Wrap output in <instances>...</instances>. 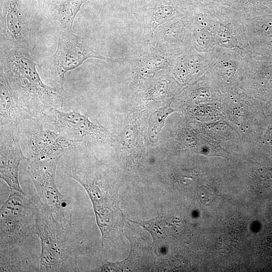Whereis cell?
I'll use <instances>...</instances> for the list:
<instances>
[{
  "instance_id": "1",
  "label": "cell",
  "mask_w": 272,
  "mask_h": 272,
  "mask_svg": "<svg viewBox=\"0 0 272 272\" xmlns=\"http://www.w3.org/2000/svg\"><path fill=\"white\" fill-rule=\"evenodd\" d=\"M0 50V70L16 95L26 119H40L52 109H61L63 93L43 82L31 51L4 43H1Z\"/></svg>"
},
{
  "instance_id": "2",
  "label": "cell",
  "mask_w": 272,
  "mask_h": 272,
  "mask_svg": "<svg viewBox=\"0 0 272 272\" xmlns=\"http://www.w3.org/2000/svg\"><path fill=\"white\" fill-rule=\"evenodd\" d=\"M88 156L77 153L61 165L63 173L80 184L89 195L104 246L110 240L119 223L120 210L117 187L109 171L92 163Z\"/></svg>"
},
{
  "instance_id": "3",
  "label": "cell",
  "mask_w": 272,
  "mask_h": 272,
  "mask_svg": "<svg viewBox=\"0 0 272 272\" xmlns=\"http://www.w3.org/2000/svg\"><path fill=\"white\" fill-rule=\"evenodd\" d=\"M37 198V197H36ZM35 233L41 244L39 271H79L85 251L72 222L57 218L37 198Z\"/></svg>"
},
{
  "instance_id": "4",
  "label": "cell",
  "mask_w": 272,
  "mask_h": 272,
  "mask_svg": "<svg viewBox=\"0 0 272 272\" xmlns=\"http://www.w3.org/2000/svg\"><path fill=\"white\" fill-rule=\"evenodd\" d=\"M37 198L10 189L0 210L1 265L16 268L30 263L26 252L35 233Z\"/></svg>"
},
{
  "instance_id": "5",
  "label": "cell",
  "mask_w": 272,
  "mask_h": 272,
  "mask_svg": "<svg viewBox=\"0 0 272 272\" xmlns=\"http://www.w3.org/2000/svg\"><path fill=\"white\" fill-rule=\"evenodd\" d=\"M41 18L37 0H1V43L33 50Z\"/></svg>"
},
{
  "instance_id": "6",
  "label": "cell",
  "mask_w": 272,
  "mask_h": 272,
  "mask_svg": "<svg viewBox=\"0 0 272 272\" xmlns=\"http://www.w3.org/2000/svg\"><path fill=\"white\" fill-rule=\"evenodd\" d=\"M95 58L107 61L110 59L94 51L84 40L76 35L73 30L62 29L60 32L56 51L49 58L46 74L52 83L62 93L66 73L76 69L86 60Z\"/></svg>"
},
{
  "instance_id": "7",
  "label": "cell",
  "mask_w": 272,
  "mask_h": 272,
  "mask_svg": "<svg viewBox=\"0 0 272 272\" xmlns=\"http://www.w3.org/2000/svg\"><path fill=\"white\" fill-rule=\"evenodd\" d=\"M27 141L29 156L32 160L62 157L73 150L85 145L70 140L46 124L41 119H25L20 126Z\"/></svg>"
},
{
  "instance_id": "8",
  "label": "cell",
  "mask_w": 272,
  "mask_h": 272,
  "mask_svg": "<svg viewBox=\"0 0 272 272\" xmlns=\"http://www.w3.org/2000/svg\"><path fill=\"white\" fill-rule=\"evenodd\" d=\"M61 158L41 160L28 158L25 161V169L34 185L38 201L57 218L66 221L69 219L65 216L66 195L59 190L55 179L57 165Z\"/></svg>"
},
{
  "instance_id": "9",
  "label": "cell",
  "mask_w": 272,
  "mask_h": 272,
  "mask_svg": "<svg viewBox=\"0 0 272 272\" xmlns=\"http://www.w3.org/2000/svg\"><path fill=\"white\" fill-rule=\"evenodd\" d=\"M41 119L64 137L84 145L92 142H104L108 138L107 132L102 126L75 111L63 112L53 109Z\"/></svg>"
},
{
  "instance_id": "10",
  "label": "cell",
  "mask_w": 272,
  "mask_h": 272,
  "mask_svg": "<svg viewBox=\"0 0 272 272\" xmlns=\"http://www.w3.org/2000/svg\"><path fill=\"white\" fill-rule=\"evenodd\" d=\"M20 129H1L0 177L10 189L24 193L19 180L20 165L28 158L20 146Z\"/></svg>"
},
{
  "instance_id": "11",
  "label": "cell",
  "mask_w": 272,
  "mask_h": 272,
  "mask_svg": "<svg viewBox=\"0 0 272 272\" xmlns=\"http://www.w3.org/2000/svg\"><path fill=\"white\" fill-rule=\"evenodd\" d=\"M179 10L175 0H138L134 14L143 25L145 41L150 44L156 31L171 22Z\"/></svg>"
},
{
  "instance_id": "12",
  "label": "cell",
  "mask_w": 272,
  "mask_h": 272,
  "mask_svg": "<svg viewBox=\"0 0 272 272\" xmlns=\"http://www.w3.org/2000/svg\"><path fill=\"white\" fill-rule=\"evenodd\" d=\"M89 0H37L42 18L59 23L62 29L73 30L76 17L83 4Z\"/></svg>"
},
{
  "instance_id": "13",
  "label": "cell",
  "mask_w": 272,
  "mask_h": 272,
  "mask_svg": "<svg viewBox=\"0 0 272 272\" xmlns=\"http://www.w3.org/2000/svg\"><path fill=\"white\" fill-rule=\"evenodd\" d=\"M1 129H20L25 116L19 101L3 73L0 71Z\"/></svg>"
},
{
  "instance_id": "14",
  "label": "cell",
  "mask_w": 272,
  "mask_h": 272,
  "mask_svg": "<svg viewBox=\"0 0 272 272\" xmlns=\"http://www.w3.org/2000/svg\"><path fill=\"white\" fill-rule=\"evenodd\" d=\"M172 101L173 100L171 99L166 105L155 110L149 117L148 134L150 141L153 143L158 141L166 118L169 115L177 111L171 107Z\"/></svg>"
},
{
  "instance_id": "15",
  "label": "cell",
  "mask_w": 272,
  "mask_h": 272,
  "mask_svg": "<svg viewBox=\"0 0 272 272\" xmlns=\"http://www.w3.org/2000/svg\"><path fill=\"white\" fill-rule=\"evenodd\" d=\"M131 221L140 225L147 230L151 234L154 242L164 239L171 234V233L174 230H172V228L174 229L175 226L174 223L177 222L175 220L172 221L171 219L161 217L153 219L148 221Z\"/></svg>"
},
{
  "instance_id": "16",
  "label": "cell",
  "mask_w": 272,
  "mask_h": 272,
  "mask_svg": "<svg viewBox=\"0 0 272 272\" xmlns=\"http://www.w3.org/2000/svg\"><path fill=\"white\" fill-rule=\"evenodd\" d=\"M202 192H200V197L205 202V204H210L213 200L214 197V192L209 188L205 189Z\"/></svg>"
}]
</instances>
